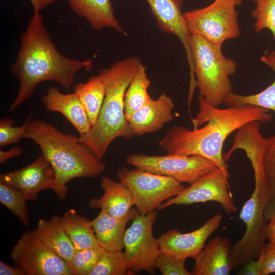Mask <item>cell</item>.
<instances>
[{"mask_svg":"<svg viewBox=\"0 0 275 275\" xmlns=\"http://www.w3.org/2000/svg\"><path fill=\"white\" fill-rule=\"evenodd\" d=\"M198 101L199 112L195 118L191 119L194 129L174 126L167 132L159 146L168 154L207 158L229 174L222 152L226 139L250 122H270L272 115L267 109L251 104L220 108L200 95Z\"/></svg>","mask_w":275,"mask_h":275,"instance_id":"obj_1","label":"cell"},{"mask_svg":"<svg viewBox=\"0 0 275 275\" xmlns=\"http://www.w3.org/2000/svg\"><path fill=\"white\" fill-rule=\"evenodd\" d=\"M20 41L16 60L11 67V72L20 83L9 108L11 111L29 99L41 82L53 81L68 89L79 70H89L92 66L91 59L75 60L58 51L39 11H34L26 30L21 35Z\"/></svg>","mask_w":275,"mask_h":275,"instance_id":"obj_2","label":"cell"},{"mask_svg":"<svg viewBox=\"0 0 275 275\" xmlns=\"http://www.w3.org/2000/svg\"><path fill=\"white\" fill-rule=\"evenodd\" d=\"M141 64L139 58L131 56L116 62L98 74L105 87L104 99L96 123L87 133L79 135L78 140L100 159L115 139L134 135L125 115L124 98Z\"/></svg>","mask_w":275,"mask_h":275,"instance_id":"obj_3","label":"cell"},{"mask_svg":"<svg viewBox=\"0 0 275 275\" xmlns=\"http://www.w3.org/2000/svg\"><path fill=\"white\" fill-rule=\"evenodd\" d=\"M23 138L38 145L44 156L53 169L56 176V196L66 198V184L76 178H93L106 169L105 163L89 151L78 137L64 133L53 125L41 119L30 120Z\"/></svg>","mask_w":275,"mask_h":275,"instance_id":"obj_4","label":"cell"},{"mask_svg":"<svg viewBox=\"0 0 275 275\" xmlns=\"http://www.w3.org/2000/svg\"><path fill=\"white\" fill-rule=\"evenodd\" d=\"M191 34L190 45L197 88L206 100L218 107L233 93L230 77L235 74L237 63L226 58L222 49L201 36Z\"/></svg>","mask_w":275,"mask_h":275,"instance_id":"obj_5","label":"cell"},{"mask_svg":"<svg viewBox=\"0 0 275 275\" xmlns=\"http://www.w3.org/2000/svg\"><path fill=\"white\" fill-rule=\"evenodd\" d=\"M242 0H214L211 4L183 13L191 33L199 34L222 49L224 42L240 34L236 7Z\"/></svg>","mask_w":275,"mask_h":275,"instance_id":"obj_6","label":"cell"},{"mask_svg":"<svg viewBox=\"0 0 275 275\" xmlns=\"http://www.w3.org/2000/svg\"><path fill=\"white\" fill-rule=\"evenodd\" d=\"M270 195L266 185L255 186L250 198L245 202L240 218L246 229L242 237L232 248L231 261L233 269L242 267L251 260L257 259L265 244L266 226L263 208Z\"/></svg>","mask_w":275,"mask_h":275,"instance_id":"obj_7","label":"cell"},{"mask_svg":"<svg viewBox=\"0 0 275 275\" xmlns=\"http://www.w3.org/2000/svg\"><path fill=\"white\" fill-rule=\"evenodd\" d=\"M117 177L131 192L134 206L142 214L155 210L186 188L170 177L140 168L129 170L123 167L118 171Z\"/></svg>","mask_w":275,"mask_h":275,"instance_id":"obj_8","label":"cell"},{"mask_svg":"<svg viewBox=\"0 0 275 275\" xmlns=\"http://www.w3.org/2000/svg\"><path fill=\"white\" fill-rule=\"evenodd\" d=\"M126 161L136 168L190 184L218 168L211 160L198 155L168 154L165 156H151L133 154L127 156Z\"/></svg>","mask_w":275,"mask_h":275,"instance_id":"obj_9","label":"cell"},{"mask_svg":"<svg viewBox=\"0 0 275 275\" xmlns=\"http://www.w3.org/2000/svg\"><path fill=\"white\" fill-rule=\"evenodd\" d=\"M157 213L153 210L147 214L138 213L126 229L124 249L128 261L129 273L145 271L154 274L155 263L160 252L158 238L153 234Z\"/></svg>","mask_w":275,"mask_h":275,"instance_id":"obj_10","label":"cell"},{"mask_svg":"<svg viewBox=\"0 0 275 275\" xmlns=\"http://www.w3.org/2000/svg\"><path fill=\"white\" fill-rule=\"evenodd\" d=\"M10 256L27 275H70L66 261L39 239L25 231L13 247Z\"/></svg>","mask_w":275,"mask_h":275,"instance_id":"obj_11","label":"cell"},{"mask_svg":"<svg viewBox=\"0 0 275 275\" xmlns=\"http://www.w3.org/2000/svg\"><path fill=\"white\" fill-rule=\"evenodd\" d=\"M229 174L223 169L216 170L205 175L177 196L162 203L157 209L161 210L174 205H190L213 201L221 205L227 214L237 211L228 179Z\"/></svg>","mask_w":275,"mask_h":275,"instance_id":"obj_12","label":"cell"},{"mask_svg":"<svg viewBox=\"0 0 275 275\" xmlns=\"http://www.w3.org/2000/svg\"><path fill=\"white\" fill-rule=\"evenodd\" d=\"M0 182L20 190L28 201L36 200L42 190L57 191L54 171L42 155L26 167L1 174Z\"/></svg>","mask_w":275,"mask_h":275,"instance_id":"obj_13","label":"cell"},{"mask_svg":"<svg viewBox=\"0 0 275 275\" xmlns=\"http://www.w3.org/2000/svg\"><path fill=\"white\" fill-rule=\"evenodd\" d=\"M158 27L163 32L175 35L185 50L190 70V84L196 81L191 49V33L181 12L183 0H146Z\"/></svg>","mask_w":275,"mask_h":275,"instance_id":"obj_14","label":"cell"},{"mask_svg":"<svg viewBox=\"0 0 275 275\" xmlns=\"http://www.w3.org/2000/svg\"><path fill=\"white\" fill-rule=\"evenodd\" d=\"M222 218V214H216L201 227L188 233L169 230L158 238L160 250L178 258H194L203 249L209 237L218 229Z\"/></svg>","mask_w":275,"mask_h":275,"instance_id":"obj_15","label":"cell"},{"mask_svg":"<svg viewBox=\"0 0 275 275\" xmlns=\"http://www.w3.org/2000/svg\"><path fill=\"white\" fill-rule=\"evenodd\" d=\"M260 122L253 121L239 128L233 138L229 150L223 154L226 162L237 149L244 150L254 170L255 186L266 184L263 170V159L270 138H264L260 132ZM267 185V184H266Z\"/></svg>","mask_w":275,"mask_h":275,"instance_id":"obj_16","label":"cell"},{"mask_svg":"<svg viewBox=\"0 0 275 275\" xmlns=\"http://www.w3.org/2000/svg\"><path fill=\"white\" fill-rule=\"evenodd\" d=\"M175 107L172 98L165 93L156 99L152 98L135 111L128 122L134 135L155 132L174 118Z\"/></svg>","mask_w":275,"mask_h":275,"instance_id":"obj_17","label":"cell"},{"mask_svg":"<svg viewBox=\"0 0 275 275\" xmlns=\"http://www.w3.org/2000/svg\"><path fill=\"white\" fill-rule=\"evenodd\" d=\"M232 248L229 238H213L193 258L192 275H229L233 270Z\"/></svg>","mask_w":275,"mask_h":275,"instance_id":"obj_18","label":"cell"},{"mask_svg":"<svg viewBox=\"0 0 275 275\" xmlns=\"http://www.w3.org/2000/svg\"><path fill=\"white\" fill-rule=\"evenodd\" d=\"M47 111L62 114L76 128L80 135L92 127L85 108L77 94H64L57 88L50 87L41 97Z\"/></svg>","mask_w":275,"mask_h":275,"instance_id":"obj_19","label":"cell"},{"mask_svg":"<svg viewBox=\"0 0 275 275\" xmlns=\"http://www.w3.org/2000/svg\"><path fill=\"white\" fill-rule=\"evenodd\" d=\"M139 211L132 208L125 216H113L103 209L90 221L99 245L105 250L120 251L124 249V239L128 223Z\"/></svg>","mask_w":275,"mask_h":275,"instance_id":"obj_20","label":"cell"},{"mask_svg":"<svg viewBox=\"0 0 275 275\" xmlns=\"http://www.w3.org/2000/svg\"><path fill=\"white\" fill-rule=\"evenodd\" d=\"M72 11L85 18L95 30L110 28L127 33L117 19L112 0H66Z\"/></svg>","mask_w":275,"mask_h":275,"instance_id":"obj_21","label":"cell"},{"mask_svg":"<svg viewBox=\"0 0 275 275\" xmlns=\"http://www.w3.org/2000/svg\"><path fill=\"white\" fill-rule=\"evenodd\" d=\"M103 195L99 198H92L89 203L91 208H100L109 215L122 217L126 215L134 206L132 196L129 189L121 182H117L107 177L101 178Z\"/></svg>","mask_w":275,"mask_h":275,"instance_id":"obj_22","label":"cell"},{"mask_svg":"<svg viewBox=\"0 0 275 275\" xmlns=\"http://www.w3.org/2000/svg\"><path fill=\"white\" fill-rule=\"evenodd\" d=\"M59 216L39 221L33 230L36 236L66 262L74 255L75 250L70 238L63 228Z\"/></svg>","mask_w":275,"mask_h":275,"instance_id":"obj_23","label":"cell"},{"mask_svg":"<svg viewBox=\"0 0 275 275\" xmlns=\"http://www.w3.org/2000/svg\"><path fill=\"white\" fill-rule=\"evenodd\" d=\"M60 221L75 251L99 246L90 221L78 214L75 210H68Z\"/></svg>","mask_w":275,"mask_h":275,"instance_id":"obj_24","label":"cell"},{"mask_svg":"<svg viewBox=\"0 0 275 275\" xmlns=\"http://www.w3.org/2000/svg\"><path fill=\"white\" fill-rule=\"evenodd\" d=\"M74 92L81 100L93 126L97 122L105 95V87L100 76H91L86 82L73 86Z\"/></svg>","mask_w":275,"mask_h":275,"instance_id":"obj_25","label":"cell"},{"mask_svg":"<svg viewBox=\"0 0 275 275\" xmlns=\"http://www.w3.org/2000/svg\"><path fill=\"white\" fill-rule=\"evenodd\" d=\"M260 60L275 72V50L266 52ZM225 103L228 107L251 104L275 112V79L271 85L255 94L242 95L232 93Z\"/></svg>","mask_w":275,"mask_h":275,"instance_id":"obj_26","label":"cell"},{"mask_svg":"<svg viewBox=\"0 0 275 275\" xmlns=\"http://www.w3.org/2000/svg\"><path fill=\"white\" fill-rule=\"evenodd\" d=\"M150 84L147 69L142 63L125 95L124 113L128 121L135 111L151 99L148 92Z\"/></svg>","mask_w":275,"mask_h":275,"instance_id":"obj_27","label":"cell"},{"mask_svg":"<svg viewBox=\"0 0 275 275\" xmlns=\"http://www.w3.org/2000/svg\"><path fill=\"white\" fill-rule=\"evenodd\" d=\"M127 273L128 261L125 252L104 250L89 275H125Z\"/></svg>","mask_w":275,"mask_h":275,"instance_id":"obj_28","label":"cell"},{"mask_svg":"<svg viewBox=\"0 0 275 275\" xmlns=\"http://www.w3.org/2000/svg\"><path fill=\"white\" fill-rule=\"evenodd\" d=\"M28 201L23 194L19 189L0 182V202L7 208L21 223L29 224Z\"/></svg>","mask_w":275,"mask_h":275,"instance_id":"obj_29","label":"cell"},{"mask_svg":"<svg viewBox=\"0 0 275 275\" xmlns=\"http://www.w3.org/2000/svg\"><path fill=\"white\" fill-rule=\"evenodd\" d=\"M104 250L99 246L76 251L67 262L70 275H89Z\"/></svg>","mask_w":275,"mask_h":275,"instance_id":"obj_30","label":"cell"},{"mask_svg":"<svg viewBox=\"0 0 275 275\" xmlns=\"http://www.w3.org/2000/svg\"><path fill=\"white\" fill-rule=\"evenodd\" d=\"M255 7L251 15L255 19L254 29L259 33L269 30L275 38V0H253Z\"/></svg>","mask_w":275,"mask_h":275,"instance_id":"obj_31","label":"cell"},{"mask_svg":"<svg viewBox=\"0 0 275 275\" xmlns=\"http://www.w3.org/2000/svg\"><path fill=\"white\" fill-rule=\"evenodd\" d=\"M185 259L178 258L160 250L156 258L155 267L162 275H192L185 266Z\"/></svg>","mask_w":275,"mask_h":275,"instance_id":"obj_32","label":"cell"},{"mask_svg":"<svg viewBox=\"0 0 275 275\" xmlns=\"http://www.w3.org/2000/svg\"><path fill=\"white\" fill-rule=\"evenodd\" d=\"M31 116L20 126H14L15 121L9 118H4L0 121V147L11 144L17 143L23 138Z\"/></svg>","mask_w":275,"mask_h":275,"instance_id":"obj_33","label":"cell"},{"mask_svg":"<svg viewBox=\"0 0 275 275\" xmlns=\"http://www.w3.org/2000/svg\"><path fill=\"white\" fill-rule=\"evenodd\" d=\"M263 159L265 179L270 195L275 191V135L269 137Z\"/></svg>","mask_w":275,"mask_h":275,"instance_id":"obj_34","label":"cell"},{"mask_svg":"<svg viewBox=\"0 0 275 275\" xmlns=\"http://www.w3.org/2000/svg\"><path fill=\"white\" fill-rule=\"evenodd\" d=\"M257 259L260 265L261 275L275 273V243L265 244Z\"/></svg>","mask_w":275,"mask_h":275,"instance_id":"obj_35","label":"cell"},{"mask_svg":"<svg viewBox=\"0 0 275 275\" xmlns=\"http://www.w3.org/2000/svg\"><path fill=\"white\" fill-rule=\"evenodd\" d=\"M263 212L266 222L275 218V191L266 199Z\"/></svg>","mask_w":275,"mask_h":275,"instance_id":"obj_36","label":"cell"},{"mask_svg":"<svg viewBox=\"0 0 275 275\" xmlns=\"http://www.w3.org/2000/svg\"><path fill=\"white\" fill-rule=\"evenodd\" d=\"M240 275H261V269L258 259L251 260L243 265L238 271Z\"/></svg>","mask_w":275,"mask_h":275,"instance_id":"obj_37","label":"cell"},{"mask_svg":"<svg viewBox=\"0 0 275 275\" xmlns=\"http://www.w3.org/2000/svg\"><path fill=\"white\" fill-rule=\"evenodd\" d=\"M0 274L1 275H25L26 274L23 269L15 265L12 266L5 263L2 261H0Z\"/></svg>","mask_w":275,"mask_h":275,"instance_id":"obj_38","label":"cell"},{"mask_svg":"<svg viewBox=\"0 0 275 275\" xmlns=\"http://www.w3.org/2000/svg\"><path fill=\"white\" fill-rule=\"evenodd\" d=\"M22 148L20 147H15L8 151L0 150V162L4 163L8 160L16 157L22 152Z\"/></svg>","mask_w":275,"mask_h":275,"instance_id":"obj_39","label":"cell"},{"mask_svg":"<svg viewBox=\"0 0 275 275\" xmlns=\"http://www.w3.org/2000/svg\"><path fill=\"white\" fill-rule=\"evenodd\" d=\"M34 8V11L40 12L43 9L57 2V0H29Z\"/></svg>","mask_w":275,"mask_h":275,"instance_id":"obj_40","label":"cell"},{"mask_svg":"<svg viewBox=\"0 0 275 275\" xmlns=\"http://www.w3.org/2000/svg\"><path fill=\"white\" fill-rule=\"evenodd\" d=\"M266 234L269 242L275 243V218L268 222L266 226Z\"/></svg>","mask_w":275,"mask_h":275,"instance_id":"obj_41","label":"cell"}]
</instances>
